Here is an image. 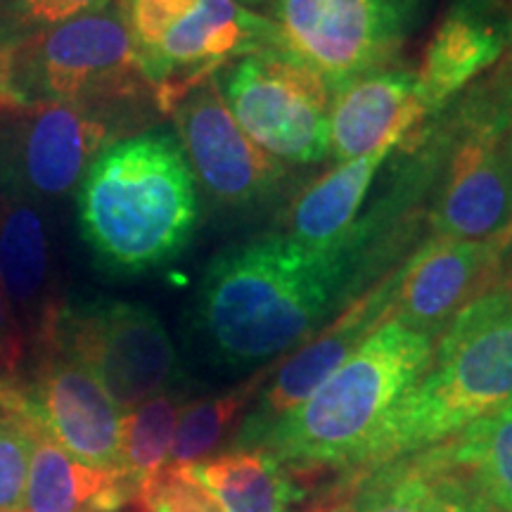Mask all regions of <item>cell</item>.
Wrapping results in <instances>:
<instances>
[{"instance_id":"obj_1","label":"cell","mask_w":512,"mask_h":512,"mask_svg":"<svg viewBox=\"0 0 512 512\" xmlns=\"http://www.w3.org/2000/svg\"><path fill=\"white\" fill-rule=\"evenodd\" d=\"M356 245L313 249L266 233L221 249L204 268L195 330L211 363L264 368L325 328L363 285Z\"/></svg>"},{"instance_id":"obj_2","label":"cell","mask_w":512,"mask_h":512,"mask_svg":"<svg viewBox=\"0 0 512 512\" xmlns=\"http://www.w3.org/2000/svg\"><path fill=\"white\" fill-rule=\"evenodd\" d=\"M79 226L95 264L143 275L174 261L200 223V192L176 133L145 131L100 152L79 185Z\"/></svg>"},{"instance_id":"obj_3","label":"cell","mask_w":512,"mask_h":512,"mask_svg":"<svg viewBox=\"0 0 512 512\" xmlns=\"http://www.w3.org/2000/svg\"><path fill=\"white\" fill-rule=\"evenodd\" d=\"M508 408L512 285H496L441 332L425 373L396 401L347 475L425 451Z\"/></svg>"},{"instance_id":"obj_4","label":"cell","mask_w":512,"mask_h":512,"mask_svg":"<svg viewBox=\"0 0 512 512\" xmlns=\"http://www.w3.org/2000/svg\"><path fill=\"white\" fill-rule=\"evenodd\" d=\"M432 351V337L387 320L252 448L297 479L347 475L396 401L425 373Z\"/></svg>"},{"instance_id":"obj_5","label":"cell","mask_w":512,"mask_h":512,"mask_svg":"<svg viewBox=\"0 0 512 512\" xmlns=\"http://www.w3.org/2000/svg\"><path fill=\"white\" fill-rule=\"evenodd\" d=\"M0 95L79 105L110 121L126 138L162 117L119 0L0 46Z\"/></svg>"},{"instance_id":"obj_6","label":"cell","mask_w":512,"mask_h":512,"mask_svg":"<svg viewBox=\"0 0 512 512\" xmlns=\"http://www.w3.org/2000/svg\"><path fill=\"white\" fill-rule=\"evenodd\" d=\"M140 67L162 114L219 69L261 50H283L271 17L242 0H119Z\"/></svg>"},{"instance_id":"obj_7","label":"cell","mask_w":512,"mask_h":512,"mask_svg":"<svg viewBox=\"0 0 512 512\" xmlns=\"http://www.w3.org/2000/svg\"><path fill=\"white\" fill-rule=\"evenodd\" d=\"M441 126L432 238L512 245V155L491 81L467 88Z\"/></svg>"},{"instance_id":"obj_8","label":"cell","mask_w":512,"mask_h":512,"mask_svg":"<svg viewBox=\"0 0 512 512\" xmlns=\"http://www.w3.org/2000/svg\"><path fill=\"white\" fill-rule=\"evenodd\" d=\"M432 0H271L280 48L313 69L332 95L394 67Z\"/></svg>"},{"instance_id":"obj_9","label":"cell","mask_w":512,"mask_h":512,"mask_svg":"<svg viewBox=\"0 0 512 512\" xmlns=\"http://www.w3.org/2000/svg\"><path fill=\"white\" fill-rule=\"evenodd\" d=\"M43 347H57L83 363L121 413L181 382L169 332L145 304L121 299L64 302L38 349Z\"/></svg>"},{"instance_id":"obj_10","label":"cell","mask_w":512,"mask_h":512,"mask_svg":"<svg viewBox=\"0 0 512 512\" xmlns=\"http://www.w3.org/2000/svg\"><path fill=\"white\" fill-rule=\"evenodd\" d=\"M228 110L261 150L283 164L328 159L332 91L285 50H261L216 79Z\"/></svg>"},{"instance_id":"obj_11","label":"cell","mask_w":512,"mask_h":512,"mask_svg":"<svg viewBox=\"0 0 512 512\" xmlns=\"http://www.w3.org/2000/svg\"><path fill=\"white\" fill-rule=\"evenodd\" d=\"M126 138L98 114L69 102L0 95V188L55 202L79 188L105 147Z\"/></svg>"},{"instance_id":"obj_12","label":"cell","mask_w":512,"mask_h":512,"mask_svg":"<svg viewBox=\"0 0 512 512\" xmlns=\"http://www.w3.org/2000/svg\"><path fill=\"white\" fill-rule=\"evenodd\" d=\"M171 117L195 181L219 207L252 211L285 190L287 166L242 131L216 76L192 88Z\"/></svg>"},{"instance_id":"obj_13","label":"cell","mask_w":512,"mask_h":512,"mask_svg":"<svg viewBox=\"0 0 512 512\" xmlns=\"http://www.w3.org/2000/svg\"><path fill=\"white\" fill-rule=\"evenodd\" d=\"M399 280L401 268L389 273L363 297L349 302L347 309L318 330L309 342L294 349L292 356L278 361L264 389L254 399V406L242 418L230 448H252L275 422L302 406L382 323H387L394 311Z\"/></svg>"},{"instance_id":"obj_14","label":"cell","mask_w":512,"mask_h":512,"mask_svg":"<svg viewBox=\"0 0 512 512\" xmlns=\"http://www.w3.org/2000/svg\"><path fill=\"white\" fill-rule=\"evenodd\" d=\"M34 356V373L17 382L43 430L83 463L119 470L124 413L117 403L91 370L57 347H43Z\"/></svg>"},{"instance_id":"obj_15","label":"cell","mask_w":512,"mask_h":512,"mask_svg":"<svg viewBox=\"0 0 512 512\" xmlns=\"http://www.w3.org/2000/svg\"><path fill=\"white\" fill-rule=\"evenodd\" d=\"M505 242L432 238L401 266L392 318L437 342L451 320L498 285Z\"/></svg>"},{"instance_id":"obj_16","label":"cell","mask_w":512,"mask_h":512,"mask_svg":"<svg viewBox=\"0 0 512 512\" xmlns=\"http://www.w3.org/2000/svg\"><path fill=\"white\" fill-rule=\"evenodd\" d=\"M313 512H496L444 444L337 477Z\"/></svg>"},{"instance_id":"obj_17","label":"cell","mask_w":512,"mask_h":512,"mask_svg":"<svg viewBox=\"0 0 512 512\" xmlns=\"http://www.w3.org/2000/svg\"><path fill=\"white\" fill-rule=\"evenodd\" d=\"M0 285L27 347L38 349L64 306L48 202L0 188Z\"/></svg>"},{"instance_id":"obj_18","label":"cell","mask_w":512,"mask_h":512,"mask_svg":"<svg viewBox=\"0 0 512 512\" xmlns=\"http://www.w3.org/2000/svg\"><path fill=\"white\" fill-rule=\"evenodd\" d=\"M510 46L508 0H451L415 72L427 117L444 110L479 74L501 62Z\"/></svg>"},{"instance_id":"obj_19","label":"cell","mask_w":512,"mask_h":512,"mask_svg":"<svg viewBox=\"0 0 512 512\" xmlns=\"http://www.w3.org/2000/svg\"><path fill=\"white\" fill-rule=\"evenodd\" d=\"M425 117L418 74L411 69L389 67L361 76L332 98L328 159L344 164L403 145L408 131Z\"/></svg>"},{"instance_id":"obj_20","label":"cell","mask_w":512,"mask_h":512,"mask_svg":"<svg viewBox=\"0 0 512 512\" xmlns=\"http://www.w3.org/2000/svg\"><path fill=\"white\" fill-rule=\"evenodd\" d=\"M136 498L138 486L124 472L83 463L41 427L17 512H121Z\"/></svg>"},{"instance_id":"obj_21","label":"cell","mask_w":512,"mask_h":512,"mask_svg":"<svg viewBox=\"0 0 512 512\" xmlns=\"http://www.w3.org/2000/svg\"><path fill=\"white\" fill-rule=\"evenodd\" d=\"M399 145L382 147L354 162L337 164L290 204L285 235L313 249H344L363 242L358 235V214L382 164Z\"/></svg>"},{"instance_id":"obj_22","label":"cell","mask_w":512,"mask_h":512,"mask_svg":"<svg viewBox=\"0 0 512 512\" xmlns=\"http://www.w3.org/2000/svg\"><path fill=\"white\" fill-rule=\"evenodd\" d=\"M188 470L226 512H299L306 486L259 448H226Z\"/></svg>"},{"instance_id":"obj_23","label":"cell","mask_w":512,"mask_h":512,"mask_svg":"<svg viewBox=\"0 0 512 512\" xmlns=\"http://www.w3.org/2000/svg\"><path fill=\"white\" fill-rule=\"evenodd\" d=\"M275 366L278 361L268 363L249 375L245 382L230 387L228 392L188 401L178 420L166 465L190 467L211 458V453H216V448L233 434V427L245 418L247 408L264 389Z\"/></svg>"},{"instance_id":"obj_24","label":"cell","mask_w":512,"mask_h":512,"mask_svg":"<svg viewBox=\"0 0 512 512\" xmlns=\"http://www.w3.org/2000/svg\"><path fill=\"white\" fill-rule=\"evenodd\" d=\"M188 401V389L176 382L121 418L119 470L138 486V491L169 463L178 420Z\"/></svg>"},{"instance_id":"obj_25","label":"cell","mask_w":512,"mask_h":512,"mask_svg":"<svg viewBox=\"0 0 512 512\" xmlns=\"http://www.w3.org/2000/svg\"><path fill=\"white\" fill-rule=\"evenodd\" d=\"M496 512H512V408L482 418L441 441Z\"/></svg>"},{"instance_id":"obj_26","label":"cell","mask_w":512,"mask_h":512,"mask_svg":"<svg viewBox=\"0 0 512 512\" xmlns=\"http://www.w3.org/2000/svg\"><path fill=\"white\" fill-rule=\"evenodd\" d=\"M38 430L41 422L17 377H0V512H17L22 505Z\"/></svg>"},{"instance_id":"obj_27","label":"cell","mask_w":512,"mask_h":512,"mask_svg":"<svg viewBox=\"0 0 512 512\" xmlns=\"http://www.w3.org/2000/svg\"><path fill=\"white\" fill-rule=\"evenodd\" d=\"M117 0H0V46L110 8Z\"/></svg>"},{"instance_id":"obj_28","label":"cell","mask_w":512,"mask_h":512,"mask_svg":"<svg viewBox=\"0 0 512 512\" xmlns=\"http://www.w3.org/2000/svg\"><path fill=\"white\" fill-rule=\"evenodd\" d=\"M138 512H226L188 467L164 465L138 491Z\"/></svg>"},{"instance_id":"obj_29","label":"cell","mask_w":512,"mask_h":512,"mask_svg":"<svg viewBox=\"0 0 512 512\" xmlns=\"http://www.w3.org/2000/svg\"><path fill=\"white\" fill-rule=\"evenodd\" d=\"M24 354H27V342L0 285V377L15 375Z\"/></svg>"},{"instance_id":"obj_30","label":"cell","mask_w":512,"mask_h":512,"mask_svg":"<svg viewBox=\"0 0 512 512\" xmlns=\"http://www.w3.org/2000/svg\"><path fill=\"white\" fill-rule=\"evenodd\" d=\"M489 81H491V86H494L498 107H501L505 136H508L510 155H512V46L508 53L503 55L498 72L489 76Z\"/></svg>"}]
</instances>
